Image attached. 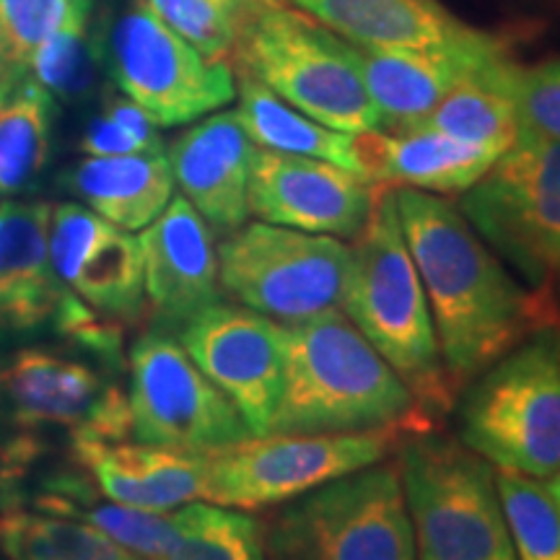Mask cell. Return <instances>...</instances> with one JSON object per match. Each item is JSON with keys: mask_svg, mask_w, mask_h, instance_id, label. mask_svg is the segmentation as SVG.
Returning <instances> with one entry per match:
<instances>
[{"mask_svg": "<svg viewBox=\"0 0 560 560\" xmlns=\"http://www.w3.org/2000/svg\"><path fill=\"white\" fill-rule=\"evenodd\" d=\"M405 242L436 330L446 380L457 392L537 327L556 322L462 215L457 202L395 187Z\"/></svg>", "mask_w": 560, "mask_h": 560, "instance_id": "1", "label": "cell"}, {"mask_svg": "<svg viewBox=\"0 0 560 560\" xmlns=\"http://www.w3.org/2000/svg\"><path fill=\"white\" fill-rule=\"evenodd\" d=\"M418 416L412 392L342 310L283 325V387L270 433L410 431L423 429Z\"/></svg>", "mask_w": 560, "mask_h": 560, "instance_id": "2", "label": "cell"}, {"mask_svg": "<svg viewBox=\"0 0 560 560\" xmlns=\"http://www.w3.org/2000/svg\"><path fill=\"white\" fill-rule=\"evenodd\" d=\"M340 310L395 369L420 410L452 408L454 387L446 380L429 299L405 242L395 187L380 185L366 226L353 240Z\"/></svg>", "mask_w": 560, "mask_h": 560, "instance_id": "3", "label": "cell"}, {"mask_svg": "<svg viewBox=\"0 0 560 560\" xmlns=\"http://www.w3.org/2000/svg\"><path fill=\"white\" fill-rule=\"evenodd\" d=\"M397 472L416 560H516L495 467L429 425L397 441Z\"/></svg>", "mask_w": 560, "mask_h": 560, "instance_id": "4", "label": "cell"}, {"mask_svg": "<svg viewBox=\"0 0 560 560\" xmlns=\"http://www.w3.org/2000/svg\"><path fill=\"white\" fill-rule=\"evenodd\" d=\"M231 66L265 83L293 109L327 128L361 136L382 130L348 42L283 0L242 11Z\"/></svg>", "mask_w": 560, "mask_h": 560, "instance_id": "5", "label": "cell"}, {"mask_svg": "<svg viewBox=\"0 0 560 560\" xmlns=\"http://www.w3.org/2000/svg\"><path fill=\"white\" fill-rule=\"evenodd\" d=\"M459 441L495 470L550 478L560 467V325L537 327L467 384Z\"/></svg>", "mask_w": 560, "mask_h": 560, "instance_id": "6", "label": "cell"}, {"mask_svg": "<svg viewBox=\"0 0 560 560\" xmlns=\"http://www.w3.org/2000/svg\"><path fill=\"white\" fill-rule=\"evenodd\" d=\"M265 560H416L397 465H371L283 503Z\"/></svg>", "mask_w": 560, "mask_h": 560, "instance_id": "7", "label": "cell"}, {"mask_svg": "<svg viewBox=\"0 0 560 560\" xmlns=\"http://www.w3.org/2000/svg\"><path fill=\"white\" fill-rule=\"evenodd\" d=\"M457 208L480 240L548 291L560 272V143L520 130L490 170L459 195Z\"/></svg>", "mask_w": 560, "mask_h": 560, "instance_id": "8", "label": "cell"}, {"mask_svg": "<svg viewBox=\"0 0 560 560\" xmlns=\"http://www.w3.org/2000/svg\"><path fill=\"white\" fill-rule=\"evenodd\" d=\"M350 247L325 234L252 221L219 244V283L236 304L299 325L342 306Z\"/></svg>", "mask_w": 560, "mask_h": 560, "instance_id": "9", "label": "cell"}, {"mask_svg": "<svg viewBox=\"0 0 560 560\" xmlns=\"http://www.w3.org/2000/svg\"><path fill=\"white\" fill-rule=\"evenodd\" d=\"M408 429L350 433H268L208 454V503L229 509L283 506L342 475L382 462Z\"/></svg>", "mask_w": 560, "mask_h": 560, "instance_id": "10", "label": "cell"}, {"mask_svg": "<svg viewBox=\"0 0 560 560\" xmlns=\"http://www.w3.org/2000/svg\"><path fill=\"white\" fill-rule=\"evenodd\" d=\"M128 366L132 436L140 444L208 457L252 439L236 405L172 335L153 330L138 338Z\"/></svg>", "mask_w": 560, "mask_h": 560, "instance_id": "11", "label": "cell"}, {"mask_svg": "<svg viewBox=\"0 0 560 560\" xmlns=\"http://www.w3.org/2000/svg\"><path fill=\"white\" fill-rule=\"evenodd\" d=\"M109 68L122 94L161 128L198 120L236 96L234 66L202 58L145 0L112 26Z\"/></svg>", "mask_w": 560, "mask_h": 560, "instance_id": "12", "label": "cell"}, {"mask_svg": "<svg viewBox=\"0 0 560 560\" xmlns=\"http://www.w3.org/2000/svg\"><path fill=\"white\" fill-rule=\"evenodd\" d=\"M179 342L252 436H268L283 387V325L242 304H210L179 327Z\"/></svg>", "mask_w": 560, "mask_h": 560, "instance_id": "13", "label": "cell"}, {"mask_svg": "<svg viewBox=\"0 0 560 560\" xmlns=\"http://www.w3.org/2000/svg\"><path fill=\"white\" fill-rule=\"evenodd\" d=\"M0 397L24 429L60 425L73 436H132L130 402L89 363L47 348H24L0 366Z\"/></svg>", "mask_w": 560, "mask_h": 560, "instance_id": "14", "label": "cell"}, {"mask_svg": "<svg viewBox=\"0 0 560 560\" xmlns=\"http://www.w3.org/2000/svg\"><path fill=\"white\" fill-rule=\"evenodd\" d=\"M380 185L330 161L255 149L249 215L276 226L355 240L366 226Z\"/></svg>", "mask_w": 560, "mask_h": 560, "instance_id": "15", "label": "cell"}, {"mask_svg": "<svg viewBox=\"0 0 560 560\" xmlns=\"http://www.w3.org/2000/svg\"><path fill=\"white\" fill-rule=\"evenodd\" d=\"M50 262L66 289L109 319L143 312L145 280L138 236L79 202L52 206Z\"/></svg>", "mask_w": 560, "mask_h": 560, "instance_id": "16", "label": "cell"}, {"mask_svg": "<svg viewBox=\"0 0 560 560\" xmlns=\"http://www.w3.org/2000/svg\"><path fill=\"white\" fill-rule=\"evenodd\" d=\"M145 299L166 327H182L221 301L219 249L206 219L187 198H172L138 236Z\"/></svg>", "mask_w": 560, "mask_h": 560, "instance_id": "17", "label": "cell"}, {"mask_svg": "<svg viewBox=\"0 0 560 560\" xmlns=\"http://www.w3.org/2000/svg\"><path fill=\"white\" fill-rule=\"evenodd\" d=\"M348 52L380 112L382 130L400 132L423 122L454 83L503 50L478 34L472 42L441 50H384L348 42Z\"/></svg>", "mask_w": 560, "mask_h": 560, "instance_id": "18", "label": "cell"}, {"mask_svg": "<svg viewBox=\"0 0 560 560\" xmlns=\"http://www.w3.org/2000/svg\"><path fill=\"white\" fill-rule=\"evenodd\" d=\"M257 145L236 112H219L192 125L170 145L174 185L208 226L231 234L249 219V166Z\"/></svg>", "mask_w": 560, "mask_h": 560, "instance_id": "19", "label": "cell"}, {"mask_svg": "<svg viewBox=\"0 0 560 560\" xmlns=\"http://www.w3.org/2000/svg\"><path fill=\"white\" fill-rule=\"evenodd\" d=\"M70 441L73 462H79L109 501L156 514L206 501L208 459L200 454L161 450L128 439L73 436Z\"/></svg>", "mask_w": 560, "mask_h": 560, "instance_id": "20", "label": "cell"}, {"mask_svg": "<svg viewBox=\"0 0 560 560\" xmlns=\"http://www.w3.org/2000/svg\"><path fill=\"white\" fill-rule=\"evenodd\" d=\"M50 202H0V335L52 325L70 289L50 262Z\"/></svg>", "mask_w": 560, "mask_h": 560, "instance_id": "21", "label": "cell"}, {"mask_svg": "<svg viewBox=\"0 0 560 560\" xmlns=\"http://www.w3.org/2000/svg\"><path fill=\"white\" fill-rule=\"evenodd\" d=\"M363 174L374 185L412 187L431 195H462L490 170L499 153L462 143L439 130L361 132Z\"/></svg>", "mask_w": 560, "mask_h": 560, "instance_id": "22", "label": "cell"}, {"mask_svg": "<svg viewBox=\"0 0 560 560\" xmlns=\"http://www.w3.org/2000/svg\"><path fill=\"white\" fill-rule=\"evenodd\" d=\"M361 47L441 50L472 42L480 32L454 19L439 0H283Z\"/></svg>", "mask_w": 560, "mask_h": 560, "instance_id": "23", "label": "cell"}, {"mask_svg": "<svg viewBox=\"0 0 560 560\" xmlns=\"http://www.w3.org/2000/svg\"><path fill=\"white\" fill-rule=\"evenodd\" d=\"M68 190L125 231L145 229L170 206L174 174L164 151L89 156L66 177Z\"/></svg>", "mask_w": 560, "mask_h": 560, "instance_id": "24", "label": "cell"}, {"mask_svg": "<svg viewBox=\"0 0 560 560\" xmlns=\"http://www.w3.org/2000/svg\"><path fill=\"white\" fill-rule=\"evenodd\" d=\"M234 75L236 96H240L234 112L257 149L330 161V164L366 179L359 156V138L327 128V125L306 117L304 112L293 109L289 102L280 100L265 83L252 79L244 70H234Z\"/></svg>", "mask_w": 560, "mask_h": 560, "instance_id": "25", "label": "cell"}, {"mask_svg": "<svg viewBox=\"0 0 560 560\" xmlns=\"http://www.w3.org/2000/svg\"><path fill=\"white\" fill-rule=\"evenodd\" d=\"M514 68L516 62H511L506 55H495L486 66L475 68L454 83L450 94L416 128L439 130L501 156L520 138V117L511 96Z\"/></svg>", "mask_w": 560, "mask_h": 560, "instance_id": "26", "label": "cell"}, {"mask_svg": "<svg viewBox=\"0 0 560 560\" xmlns=\"http://www.w3.org/2000/svg\"><path fill=\"white\" fill-rule=\"evenodd\" d=\"M52 96L32 70L5 66L0 79V195L37 185L52 149Z\"/></svg>", "mask_w": 560, "mask_h": 560, "instance_id": "27", "label": "cell"}, {"mask_svg": "<svg viewBox=\"0 0 560 560\" xmlns=\"http://www.w3.org/2000/svg\"><path fill=\"white\" fill-rule=\"evenodd\" d=\"M24 506L86 522L143 560H164L174 540V516L122 506L107 495L102 499L94 482L73 472L42 480L39 493Z\"/></svg>", "mask_w": 560, "mask_h": 560, "instance_id": "28", "label": "cell"}, {"mask_svg": "<svg viewBox=\"0 0 560 560\" xmlns=\"http://www.w3.org/2000/svg\"><path fill=\"white\" fill-rule=\"evenodd\" d=\"M0 550L9 560H143L86 522L30 506L0 511Z\"/></svg>", "mask_w": 560, "mask_h": 560, "instance_id": "29", "label": "cell"}, {"mask_svg": "<svg viewBox=\"0 0 560 560\" xmlns=\"http://www.w3.org/2000/svg\"><path fill=\"white\" fill-rule=\"evenodd\" d=\"M172 516L174 540L164 560H265V527L240 509L192 501Z\"/></svg>", "mask_w": 560, "mask_h": 560, "instance_id": "30", "label": "cell"}, {"mask_svg": "<svg viewBox=\"0 0 560 560\" xmlns=\"http://www.w3.org/2000/svg\"><path fill=\"white\" fill-rule=\"evenodd\" d=\"M495 488L516 560H560V511L542 480L495 470Z\"/></svg>", "mask_w": 560, "mask_h": 560, "instance_id": "31", "label": "cell"}, {"mask_svg": "<svg viewBox=\"0 0 560 560\" xmlns=\"http://www.w3.org/2000/svg\"><path fill=\"white\" fill-rule=\"evenodd\" d=\"M91 0H0V58L30 70L34 55L55 34L86 26Z\"/></svg>", "mask_w": 560, "mask_h": 560, "instance_id": "32", "label": "cell"}, {"mask_svg": "<svg viewBox=\"0 0 560 560\" xmlns=\"http://www.w3.org/2000/svg\"><path fill=\"white\" fill-rule=\"evenodd\" d=\"M174 34L192 45L206 60L231 62L240 21L223 0H145Z\"/></svg>", "mask_w": 560, "mask_h": 560, "instance_id": "33", "label": "cell"}, {"mask_svg": "<svg viewBox=\"0 0 560 560\" xmlns=\"http://www.w3.org/2000/svg\"><path fill=\"white\" fill-rule=\"evenodd\" d=\"M520 130L560 143V60L514 68L511 75Z\"/></svg>", "mask_w": 560, "mask_h": 560, "instance_id": "34", "label": "cell"}, {"mask_svg": "<svg viewBox=\"0 0 560 560\" xmlns=\"http://www.w3.org/2000/svg\"><path fill=\"white\" fill-rule=\"evenodd\" d=\"M104 117H109L117 128L128 132V136L138 143L140 151H164V143H161L156 132V122H153L136 102H130L128 96L109 100L107 107H104Z\"/></svg>", "mask_w": 560, "mask_h": 560, "instance_id": "35", "label": "cell"}, {"mask_svg": "<svg viewBox=\"0 0 560 560\" xmlns=\"http://www.w3.org/2000/svg\"><path fill=\"white\" fill-rule=\"evenodd\" d=\"M81 149L86 151L89 156H125V153H140L136 140L104 115L89 122L86 132H83Z\"/></svg>", "mask_w": 560, "mask_h": 560, "instance_id": "36", "label": "cell"}, {"mask_svg": "<svg viewBox=\"0 0 560 560\" xmlns=\"http://www.w3.org/2000/svg\"><path fill=\"white\" fill-rule=\"evenodd\" d=\"M542 486H545V490H548L550 499H552V503H556L558 511H560V467H558L556 472L550 475V478H545V480H542Z\"/></svg>", "mask_w": 560, "mask_h": 560, "instance_id": "37", "label": "cell"}, {"mask_svg": "<svg viewBox=\"0 0 560 560\" xmlns=\"http://www.w3.org/2000/svg\"><path fill=\"white\" fill-rule=\"evenodd\" d=\"M223 3L231 5V9L236 11V16H240L242 11L252 9V5H257V3H270V0H223Z\"/></svg>", "mask_w": 560, "mask_h": 560, "instance_id": "38", "label": "cell"}, {"mask_svg": "<svg viewBox=\"0 0 560 560\" xmlns=\"http://www.w3.org/2000/svg\"><path fill=\"white\" fill-rule=\"evenodd\" d=\"M3 70H5V60L0 58V79H3Z\"/></svg>", "mask_w": 560, "mask_h": 560, "instance_id": "39", "label": "cell"}, {"mask_svg": "<svg viewBox=\"0 0 560 560\" xmlns=\"http://www.w3.org/2000/svg\"><path fill=\"white\" fill-rule=\"evenodd\" d=\"M556 285H558V299H560V272H558V278H556Z\"/></svg>", "mask_w": 560, "mask_h": 560, "instance_id": "40", "label": "cell"}]
</instances>
